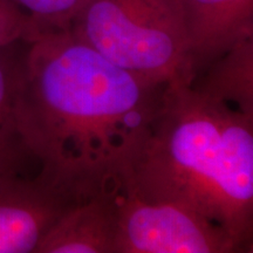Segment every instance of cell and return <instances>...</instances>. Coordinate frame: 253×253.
<instances>
[{"label":"cell","mask_w":253,"mask_h":253,"mask_svg":"<svg viewBox=\"0 0 253 253\" xmlns=\"http://www.w3.org/2000/svg\"><path fill=\"white\" fill-rule=\"evenodd\" d=\"M189 86L253 119V37L233 45L192 79Z\"/></svg>","instance_id":"8"},{"label":"cell","mask_w":253,"mask_h":253,"mask_svg":"<svg viewBox=\"0 0 253 253\" xmlns=\"http://www.w3.org/2000/svg\"><path fill=\"white\" fill-rule=\"evenodd\" d=\"M69 30L109 61L156 84H189L181 0H88Z\"/></svg>","instance_id":"3"},{"label":"cell","mask_w":253,"mask_h":253,"mask_svg":"<svg viewBox=\"0 0 253 253\" xmlns=\"http://www.w3.org/2000/svg\"><path fill=\"white\" fill-rule=\"evenodd\" d=\"M166 86L119 67L69 28L36 31L26 41L19 131L41 171L87 198L130 167Z\"/></svg>","instance_id":"1"},{"label":"cell","mask_w":253,"mask_h":253,"mask_svg":"<svg viewBox=\"0 0 253 253\" xmlns=\"http://www.w3.org/2000/svg\"><path fill=\"white\" fill-rule=\"evenodd\" d=\"M189 42V84L233 45L253 37V0H181Z\"/></svg>","instance_id":"6"},{"label":"cell","mask_w":253,"mask_h":253,"mask_svg":"<svg viewBox=\"0 0 253 253\" xmlns=\"http://www.w3.org/2000/svg\"><path fill=\"white\" fill-rule=\"evenodd\" d=\"M82 199L41 170H0V253H36L55 221Z\"/></svg>","instance_id":"5"},{"label":"cell","mask_w":253,"mask_h":253,"mask_svg":"<svg viewBox=\"0 0 253 253\" xmlns=\"http://www.w3.org/2000/svg\"><path fill=\"white\" fill-rule=\"evenodd\" d=\"M31 19L33 31L65 30L88 0H7ZM31 34V36H32Z\"/></svg>","instance_id":"10"},{"label":"cell","mask_w":253,"mask_h":253,"mask_svg":"<svg viewBox=\"0 0 253 253\" xmlns=\"http://www.w3.org/2000/svg\"><path fill=\"white\" fill-rule=\"evenodd\" d=\"M116 182L68 209L48 230L36 253H115Z\"/></svg>","instance_id":"7"},{"label":"cell","mask_w":253,"mask_h":253,"mask_svg":"<svg viewBox=\"0 0 253 253\" xmlns=\"http://www.w3.org/2000/svg\"><path fill=\"white\" fill-rule=\"evenodd\" d=\"M33 31L31 19L7 0H0V46L26 41Z\"/></svg>","instance_id":"11"},{"label":"cell","mask_w":253,"mask_h":253,"mask_svg":"<svg viewBox=\"0 0 253 253\" xmlns=\"http://www.w3.org/2000/svg\"><path fill=\"white\" fill-rule=\"evenodd\" d=\"M115 253L239 252L229 233L184 205L150 201L119 178Z\"/></svg>","instance_id":"4"},{"label":"cell","mask_w":253,"mask_h":253,"mask_svg":"<svg viewBox=\"0 0 253 253\" xmlns=\"http://www.w3.org/2000/svg\"><path fill=\"white\" fill-rule=\"evenodd\" d=\"M122 181L150 201L184 205L252 252L253 119L168 82L140 149Z\"/></svg>","instance_id":"2"},{"label":"cell","mask_w":253,"mask_h":253,"mask_svg":"<svg viewBox=\"0 0 253 253\" xmlns=\"http://www.w3.org/2000/svg\"><path fill=\"white\" fill-rule=\"evenodd\" d=\"M26 41L0 46V170H39L19 131L17 107Z\"/></svg>","instance_id":"9"}]
</instances>
